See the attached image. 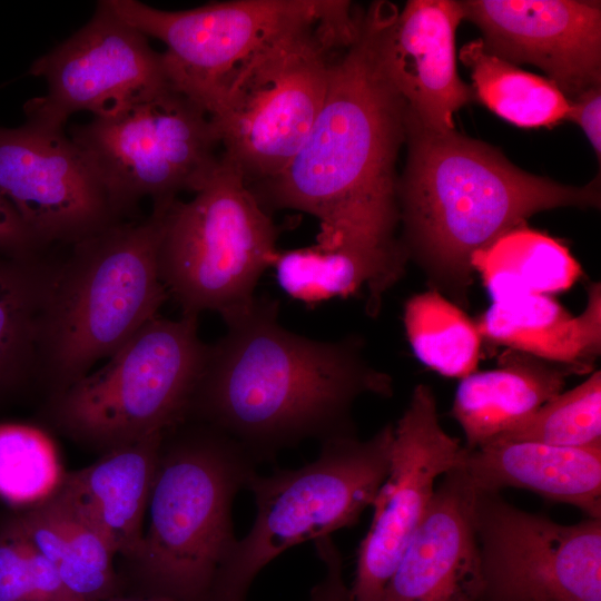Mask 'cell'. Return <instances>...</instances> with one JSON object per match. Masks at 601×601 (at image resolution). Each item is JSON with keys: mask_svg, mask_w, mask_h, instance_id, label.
<instances>
[{"mask_svg": "<svg viewBox=\"0 0 601 601\" xmlns=\"http://www.w3.org/2000/svg\"><path fill=\"white\" fill-rule=\"evenodd\" d=\"M278 302L256 297L208 344L186 421L208 425L256 462L305 439L356 434L354 402L390 397V375L372 367L356 336L318 341L278 322Z\"/></svg>", "mask_w": 601, "mask_h": 601, "instance_id": "obj_1", "label": "cell"}, {"mask_svg": "<svg viewBox=\"0 0 601 601\" xmlns=\"http://www.w3.org/2000/svg\"><path fill=\"white\" fill-rule=\"evenodd\" d=\"M375 30L371 6L356 38L332 62L324 104L302 147L279 173L249 187L268 213L315 217L316 245L324 248L398 243L395 164L407 107L382 68Z\"/></svg>", "mask_w": 601, "mask_h": 601, "instance_id": "obj_2", "label": "cell"}, {"mask_svg": "<svg viewBox=\"0 0 601 601\" xmlns=\"http://www.w3.org/2000/svg\"><path fill=\"white\" fill-rule=\"evenodd\" d=\"M406 164L397 178L400 240L433 290L467 305L471 259L542 210L599 207L600 180L578 187L531 175L496 148L456 130L437 132L407 112Z\"/></svg>", "mask_w": 601, "mask_h": 601, "instance_id": "obj_3", "label": "cell"}, {"mask_svg": "<svg viewBox=\"0 0 601 601\" xmlns=\"http://www.w3.org/2000/svg\"><path fill=\"white\" fill-rule=\"evenodd\" d=\"M162 211L111 225L60 257L38 335L42 400L121 348L169 298L158 269Z\"/></svg>", "mask_w": 601, "mask_h": 601, "instance_id": "obj_4", "label": "cell"}, {"mask_svg": "<svg viewBox=\"0 0 601 601\" xmlns=\"http://www.w3.org/2000/svg\"><path fill=\"white\" fill-rule=\"evenodd\" d=\"M234 440L185 421L162 435L141 542L128 560L141 592L210 601L235 541L231 506L255 471Z\"/></svg>", "mask_w": 601, "mask_h": 601, "instance_id": "obj_5", "label": "cell"}, {"mask_svg": "<svg viewBox=\"0 0 601 601\" xmlns=\"http://www.w3.org/2000/svg\"><path fill=\"white\" fill-rule=\"evenodd\" d=\"M351 1L273 38L227 78L206 107L221 157L248 187L279 173L306 140L324 104L332 62L357 36Z\"/></svg>", "mask_w": 601, "mask_h": 601, "instance_id": "obj_6", "label": "cell"}, {"mask_svg": "<svg viewBox=\"0 0 601 601\" xmlns=\"http://www.w3.org/2000/svg\"><path fill=\"white\" fill-rule=\"evenodd\" d=\"M208 349L198 317L149 319L104 366L42 400L39 417L100 454L186 421Z\"/></svg>", "mask_w": 601, "mask_h": 601, "instance_id": "obj_7", "label": "cell"}, {"mask_svg": "<svg viewBox=\"0 0 601 601\" xmlns=\"http://www.w3.org/2000/svg\"><path fill=\"white\" fill-rule=\"evenodd\" d=\"M394 425L365 441L356 434L322 441L316 460L269 475L254 471L256 515L218 569L210 601H246L260 570L288 548L355 525L388 473Z\"/></svg>", "mask_w": 601, "mask_h": 601, "instance_id": "obj_8", "label": "cell"}, {"mask_svg": "<svg viewBox=\"0 0 601 601\" xmlns=\"http://www.w3.org/2000/svg\"><path fill=\"white\" fill-rule=\"evenodd\" d=\"M152 206L162 211L159 276L181 315L209 311L227 322L246 312L279 252L280 228L240 173L221 157L191 200Z\"/></svg>", "mask_w": 601, "mask_h": 601, "instance_id": "obj_9", "label": "cell"}, {"mask_svg": "<svg viewBox=\"0 0 601 601\" xmlns=\"http://www.w3.org/2000/svg\"><path fill=\"white\" fill-rule=\"evenodd\" d=\"M71 140L127 220L139 201L197 193L220 164L219 138L206 109L175 87L127 102L72 127ZM221 150V149H220Z\"/></svg>", "mask_w": 601, "mask_h": 601, "instance_id": "obj_10", "label": "cell"}, {"mask_svg": "<svg viewBox=\"0 0 601 601\" xmlns=\"http://www.w3.org/2000/svg\"><path fill=\"white\" fill-rule=\"evenodd\" d=\"M482 601H601V519L561 524L475 491Z\"/></svg>", "mask_w": 601, "mask_h": 601, "instance_id": "obj_11", "label": "cell"}, {"mask_svg": "<svg viewBox=\"0 0 601 601\" xmlns=\"http://www.w3.org/2000/svg\"><path fill=\"white\" fill-rule=\"evenodd\" d=\"M122 21L161 41L173 86L205 109L237 67L278 35L331 13L339 0H233L181 11L105 0Z\"/></svg>", "mask_w": 601, "mask_h": 601, "instance_id": "obj_12", "label": "cell"}, {"mask_svg": "<svg viewBox=\"0 0 601 601\" xmlns=\"http://www.w3.org/2000/svg\"><path fill=\"white\" fill-rule=\"evenodd\" d=\"M29 72L46 80L47 91L24 104L26 122L48 130H63L75 112L101 115L174 87L165 55L105 0L86 24L36 59Z\"/></svg>", "mask_w": 601, "mask_h": 601, "instance_id": "obj_13", "label": "cell"}, {"mask_svg": "<svg viewBox=\"0 0 601 601\" xmlns=\"http://www.w3.org/2000/svg\"><path fill=\"white\" fill-rule=\"evenodd\" d=\"M462 452L460 440L441 426L432 388L416 385L394 425L388 473L373 501L371 526L358 549L352 601L381 600L430 508L436 480L459 465Z\"/></svg>", "mask_w": 601, "mask_h": 601, "instance_id": "obj_14", "label": "cell"}, {"mask_svg": "<svg viewBox=\"0 0 601 601\" xmlns=\"http://www.w3.org/2000/svg\"><path fill=\"white\" fill-rule=\"evenodd\" d=\"M0 193L39 243L70 246L122 219L63 130L0 127Z\"/></svg>", "mask_w": 601, "mask_h": 601, "instance_id": "obj_15", "label": "cell"}, {"mask_svg": "<svg viewBox=\"0 0 601 601\" xmlns=\"http://www.w3.org/2000/svg\"><path fill=\"white\" fill-rule=\"evenodd\" d=\"M485 50L542 69L568 100L601 85V6L581 0L460 1Z\"/></svg>", "mask_w": 601, "mask_h": 601, "instance_id": "obj_16", "label": "cell"}, {"mask_svg": "<svg viewBox=\"0 0 601 601\" xmlns=\"http://www.w3.org/2000/svg\"><path fill=\"white\" fill-rule=\"evenodd\" d=\"M372 6L382 68L408 115L432 131L455 130L454 114L475 100L456 66L460 1L411 0L401 11L383 1Z\"/></svg>", "mask_w": 601, "mask_h": 601, "instance_id": "obj_17", "label": "cell"}, {"mask_svg": "<svg viewBox=\"0 0 601 601\" xmlns=\"http://www.w3.org/2000/svg\"><path fill=\"white\" fill-rule=\"evenodd\" d=\"M441 477L380 601H482L475 490L459 465Z\"/></svg>", "mask_w": 601, "mask_h": 601, "instance_id": "obj_18", "label": "cell"}, {"mask_svg": "<svg viewBox=\"0 0 601 601\" xmlns=\"http://www.w3.org/2000/svg\"><path fill=\"white\" fill-rule=\"evenodd\" d=\"M459 466L475 491L522 489L601 519V446L495 441L474 450L463 446Z\"/></svg>", "mask_w": 601, "mask_h": 601, "instance_id": "obj_19", "label": "cell"}, {"mask_svg": "<svg viewBox=\"0 0 601 601\" xmlns=\"http://www.w3.org/2000/svg\"><path fill=\"white\" fill-rule=\"evenodd\" d=\"M162 435L107 451L93 463L65 472L57 486L114 554L127 561L141 542Z\"/></svg>", "mask_w": 601, "mask_h": 601, "instance_id": "obj_20", "label": "cell"}, {"mask_svg": "<svg viewBox=\"0 0 601 601\" xmlns=\"http://www.w3.org/2000/svg\"><path fill=\"white\" fill-rule=\"evenodd\" d=\"M580 372L510 349L494 370L461 380L452 416L465 435L467 450L481 447L511 431L562 393L565 378Z\"/></svg>", "mask_w": 601, "mask_h": 601, "instance_id": "obj_21", "label": "cell"}, {"mask_svg": "<svg viewBox=\"0 0 601 601\" xmlns=\"http://www.w3.org/2000/svg\"><path fill=\"white\" fill-rule=\"evenodd\" d=\"M481 338L539 359L589 372L601 347L600 284L589 288L585 309L571 315L549 295L493 302L475 323Z\"/></svg>", "mask_w": 601, "mask_h": 601, "instance_id": "obj_22", "label": "cell"}, {"mask_svg": "<svg viewBox=\"0 0 601 601\" xmlns=\"http://www.w3.org/2000/svg\"><path fill=\"white\" fill-rule=\"evenodd\" d=\"M407 256L401 243L393 246L318 245L278 252L273 264L279 287L308 305L367 290L366 309L375 316L382 298L404 273Z\"/></svg>", "mask_w": 601, "mask_h": 601, "instance_id": "obj_23", "label": "cell"}, {"mask_svg": "<svg viewBox=\"0 0 601 601\" xmlns=\"http://www.w3.org/2000/svg\"><path fill=\"white\" fill-rule=\"evenodd\" d=\"M13 513L29 541L80 601H107L118 595L116 555L57 487L43 500Z\"/></svg>", "mask_w": 601, "mask_h": 601, "instance_id": "obj_24", "label": "cell"}, {"mask_svg": "<svg viewBox=\"0 0 601 601\" xmlns=\"http://www.w3.org/2000/svg\"><path fill=\"white\" fill-rule=\"evenodd\" d=\"M60 257L0 256V408L37 391L38 335Z\"/></svg>", "mask_w": 601, "mask_h": 601, "instance_id": "obj_25", "label": "cell"}, {"mask_svg": "<svg viewBox=\"0 0 601 601\" xmlns=\"http://www.w3.org/2000/svg\"><path fill=\"white\" fill-rule=\"evenodd\" d=\"M472 268L493 302L568 290L580 277L581 266L560 240L525 224L476 252Z\"/></svg>", "mask_w": 601, "mask_h": 601, "instance_id": "obj_26", "label": "cell"}, {"mask_svg": "<svg viewBox=\"0 0 601 601\" xmlns=\"http://www.w3.org/2000/svg\"><path fill=\"white\" fill-rule=\"evenodd\" d=\"M459 58L470 70L475 100L500 118L521 128L565 120L569 100L550 79L493 56L481 39L462 47Z\"/></svg>", "mask_w": 601, "mask_h": 601, "instance_id": "obj_27", "label": "cell"}, {"mask_svg": "<svg viewBox=\"0 0 601 601\" xmlns=\"http://www.w3.org/2000/svg\"><path fill=\"white\" fill-rule=\"evenodd\" d=\"M403 321L411 347L424 365L461 380L476 372L481 335L475 323L444 295L431 289L412 296Z\"/></svg>", "mask_w": 601, "mask_h": 601, "instance_id": "obj_28", "label": "cell"}, {"mask_svg": "<svg viewBox=\"0 0 601 601\" xmlns=\"http://www.w3.org/2000/svg\"><path fill=\"white\" fill-rule=\"evenodd\" d=\"M495 441L577 449L601 446V372H593L578 386L560 393L491 442Z\"/></svg>", "mask_w": 601, "mask_h": 601, "instance_id": "obj_29", "label": "cell"}, {"mask_svg": "<svg viewBox=\"0 0 601 601\" xmlns=\"http://www.w3.org/2000/svg\"><path fill=\"white\" fill-rule=\"evenodd\" d=\"M57 452L40 428L0 424V499L17 510L51 494L62 477Z\"/></svg>", "mask_w": 601, "mask_h": 601, "instance_id": "obj_30", "label": "cell"}, {"mask_svg": "<svg viewBox=\"0 0 601 601\" xmlns=\"http://www.w3.org/2000/svg\"><path fill=\"white\" fill-rule=\"evenodd\" d=\"M0 601H80L29 541L14 513L0 520Z\"/></svg>", "mask_w": 601, "mask_h": 601, "instance_id": "obj_31", "label": "cell"}, {"mask_svg": "<svg viewBox=\"0 0 601 601\" xmlns=\"http://www.w3.org/2000/svg\"><path fill=\"white\" fill-rule=\"evenodd\" d=\"M49 253L0 193V256L29 259Z\"/></svg>", "mask_w": 601, "mask_h": 601, "instance_id": "obj_32", "label": "cell"}, {"mask_svg": "<svg viewBox=\"0 0 601 601\" xmlns=\"http://www.w3.org/2000/svg\"><path fill=\"white\" fill-rule=\"evenodd\" d=\"M315 542L317 554L325 566L321 582L312 590L309 601H352L349 587L343 577V559L331 536Z\"/></svg>", "mask_w": 601, "mask_h": 601, "instance_id": "obj_33", "label": "cell"}, {"mask_svg": "<svg viewBox=\"0 0 601 601\" xmlns=\"http://www.w3.org/2000/svg\"><path fill=\"white\" fill-rule=\"evenodd\" d=\"M585 134L600 161L601 158V85L593 86L569 100L565 117Z\"/></svg>", "mask_w": 601, "mask_h": 601, "instance_id": "obj_34", "label": "cell"}, {"mask_svg": "<svg viewBox=\"0 0 601 601\" xmlns=\"http://www.w3.org/2000/svg\"><path fill=\"white\" fill-rule=\"evenodd\" d=\"M107 601H174V600L166 597H161V595L140 593L137 595H127V597L117 595Z\"/></svg>", "mask_w": 601, "mask_h": 601, "instance_id": "obj_35", "label": "cell"}]
</instances>
